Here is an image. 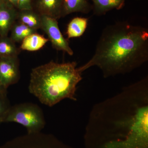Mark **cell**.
<instances>
[{
  "mask_svg": "<svg viewBox=\"0 0 148 148\" xmlns=\"http://www.w3.org/2000/svg\"><path fill=\"white\" fill-rule=\"evenodd\" d=\"M40 15V28L47 35L53 47L57 50L66 52L69 55H73V51L70 47L68 40L60 31L57 19L46 15Z\"/></svg>",
  "mask_w": 148,
  "mask_h": 148,
  "instance_id": "cell-6",
  "label": "cell"
},
{
  "mask_svg": "<svg viewBox=\"0 0 148 148\" xmlns=\"http://www.w3.org/2000/svg\"><path fill=\"white\" fill-rule=\"evenodd\" d=\"M148 61V29L119 21L104 28L94 55L78 69L82 73L96 66L108 78L131 73Z\"/></svg>",
  "mask_w": 148,
  "mask_h": 148,
  "instance_id": "cell-2",
  "label": "cell"
},
{
  "mask_svg": "<svg viewBox=\"0 0 148 148\" xmlns=\"http://www.w3.org/2000/svg\"><path fill=\"white\" fill-rule=\"evenodd\" d=\"M0 148H73L52 134L39 132L18 136L0 145Z\"/></svg>",
  "mask_w": 148,
  "mask_h": 148,
  "instance_id": "cell-5",
  "label": "cell"
},
{
  "mask_svg": "<svg viewBox=\"0 0 148 148\" xmlns=\"http://www.w3.org/2000/svg\"><path fill=\"white\" fill-rule=\"evenodd\" d=\"M7 89L4 87L0 82V94L7 95Z\"/></svg>",
  "mask_w": 148,
  "mask_h": 148,
  "instance_id": "cell-20",
  "label": "cell"
},
{
  "mask_svg": "<svg viewBox=\"0 0 148 148\" xmlns=\"http://www.w3.org/2000/svg\"><path fill=\"white\" fill-rule=\"evenodd\" d=\"M4 3H5L4 0H0V6L1 5Z\"/></svg>",
  "mask_w": 148,
  "mask_h": 148,
  "instance_id": "cell-21",
  "label": "cell"
},
{
  "mask_svg": "<svg viewBox=\"0 0 148 148\" xmlns=\"http://www.w3.org/2000/svg\"><path fill=\"white\" fill-rule=\"evenodd\" d=\"M93 14L100 16L105 15L110 11L119 10L124 7L125 0H91Z\"/></svg>",
  "mask_w": 148,
  "mask_h": 148,
  "instance_id": "cell-11",
  "label": "cell"
},
{
  "mask_svg": "<svg viewBox=\"0 0 148 148\" xmlns=\"http://www.w3.org/2000/svg\"><path fill=\"white\" fill-rule=\"evenodd\" d=\"M63 0H37L38 11L40 15L58 19L61 17Z\"/></svg>",
  "mask_w": 148,
  "mask_h": 148,
  "instance_id": "cell-9",
  "label": "cell"
},
{
  "mask_svg": "<svg viewBox=\"0 0 148 148\" xmlns=\"http://www.w3.org/2000/svg\"><path fill=\"white\" fill-rule=\"evenodd\" d=\"M20 79L19 63L17 57H0V82L8 89Z\"/></svg>",
  "mask_w": 148,
  "mask_h": 148,
  "instance_id": "cell-7",
  "label": "cell"
},
{
  "mask_svg": "<svg viewBox=\"0 0 148 148\" xmlns=\"http://www.w3.org/2000/svg\"><path fill=\"white\" fill-rule=\"evenodd\" d=\"M9 122L22 125L29 134L41 132L46 124L42 110L38 105L32 103L11 106L3 119V123Z\"/></svg>",
  "mask_w": 148,
  "mask_h": 148,
  "instance_id": "cell-4",
  "label": "cell"
},
{
  "mask_svg": "<svg viewBox=\"0 0 148 148\" xmlns=\"http://www.w3.org/2000/svg\"><path fill=\"white\" fill-rule=\"evenodd\" d=\"M17 18L19 22L32 29L36 30L40 28L41 15L32 10H20Z\"/></svg>",
  "mask_w": 148,
  "mask_h": 148,
  "instance_id": "cell-14",
  "label": "cell"
},
{
  "mask_svg": "<svg viewBox=\"0 0 148 148\" xmlns=\"http://www.w3.org/2000/svg\"><path fill=\"white\" fill-rule=\"evenodd\" d=\"M18 49L11 39L3 38L0 40V57H17Z\"/></svg>",
  "mask_w": 148,
  "mask_h": 148,
  "instance_id": "cell-16",
  "label": "cell"
},
{
  "mask_svg": "<svg viewBox=\"0 0 148 148\" xmlns=\"http://www.w3.org/2000/svg\"><path fill=\"white\" fill-rule=\"evenodd\" d=\"M16 8L4 3L0 6V34L6 37L17 18Z\"/></svg>",
  "mask_w": 148,
  "mask_h": 148,
  "instance_id": "cell-8",
  "label": "cell"
},
{
  "mask_svg": "<svg viewBox=\"0 0 148 148\" xmlns=\"http://www.w3.org/2000/svg\"><path fill=\"white\" fill-rule=\"evenodd\" d=\"M11 106L7 95L0 94V125L3 123V119Z\"/></svg>",
  "mask_w": 148,
  "mask_h": 148,
  "instance_id": "cell-17",
  "label": "cell"
},
{
  "mask_svg": "<svg viewBox=\"0 0 148 148\" xmlns=\"http://www.w3.org/2000/svg\"><path fill=\"white\" fill-rule=\"evenodd\" d=\"M5 3L12 6L14 8L18 9V0H4Z\"/></svg>",
  "mask_w": 148,
  "mask_h": 148,
  "instance_id": "cell-19",
  "label": "cell"
},
{
  "mask_svg": "<svg viewBox=\"0 0 148 148\" xmlns=\"http://www.w3.org/2000/svg\"><path fill=\"white\" fill-rule=\"evenodd\" d=\"M36 31L21 22L14 24L11 28V39L14 42H22L29 35L36 33Z\"/></svg>",
  "mask_w": 148,
  "mask_h": 148,
  "instance_id": "cell-15",
  "label": "cell"
},
{
  "mask_svg": "<svg viewBox=\"0 0 148 148\" xmlns=\"http://www.w3.org/2000/svg\"><path fill=\"white\" fill-rule=\"evenodd\" d=\"M82 79L75 61H51L32 69L29 90L41 103L51 107L65 99L76 101L77 86Z\"/></svg>",
  "mask_w": 148,
  "mask_h": 148,
  "instance_id": "cell-3",
  "label": "cell"
},
{
  "mask_svg": "<svg viewBox=\"0 0 148 148\" xmlns=\"http://www.w3.org/2000/svg\"><path fill=\"white\" fill-rule=\"evenodd\" d=\"M88 18L85 17H76L70 21L67 28L66 34L68 38L82 36L86 30Z\"/></svg>",
  "mask_w": 148,
  "mask_h": 148,
  "instance_id": "cell-12",
  "label": "cell"
},
{
  "mask_svg": "<svg viewBox=\"0 0 148 148\" xmlns=\"http://www.w3.org/2000/svg\"><path fill=\"white\" fill-rule=\"evenodd\" d=\"M86 148H148V77L123 88L90 111Z\"/></svg>",
  "mask_w": 148,
  "mask_h": 148,
  "instance_id": "cell-1",
  "label": "cell"
},
{
  "mask_svg": "<svg viewBox=\"0 0 148 148\" xmlns=\"http://www.w3.org/2000/svg\"><path fill=\"white\" fill-rule=\"evenodd\" d=\"M91 10L89 0H63L61 17L75 12L88 14Z\"/></svg>",
  "mask_w": 148,
  "mask_h": 148,
  "instance_id": "cell-10",
  "label": "cell"
},
{
  "mask_svg": "<svg viewBox=\"0 0 148 148\" xmlns=\"http://www.w3.org/2000/svg\"><path fill=\"white\" fill-rule=\"evenodd\" d=\"M18 9L19 10H33L32 0H18Z\"/></svg>",
  "mask_w": 148,
  "mask_h": 148,
  "instance_id": "cell-18",
  "label": "cell"
},
{
  "mask_svg": "<svg viewBox=\"0 0 148 148\" xmlns=\"http://www.w3.org/2000/svg\"><path fill=\"white\" fill-rule=\"evenodd\" d=\"M49 41L42 35L34 33L26 37L21 42L20 48L28 51H36L41 49Z\"/></svg>",
  "mask_w": 148,
  "mask_h": 148,
  "instance_id": "cell-13",
  "label": "cell"
}]
</instances>
